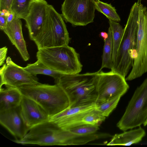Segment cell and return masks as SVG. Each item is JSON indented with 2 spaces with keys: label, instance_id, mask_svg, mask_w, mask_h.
I'll use <instances>...</instances> for the list:
<instances>
[{
  "label": "cell",
  "instance_id": "6da1fadb",
  "mask_svg": "<svg viewBox=\"0 0 147 147\" xmlns=\"http://www.w3.org/2000/svg\"><path fill=\"white\" fill-rule=\"evenodd\" d=\"M90 141L89 135L74 134L49 120L32 127L23 138L13 142L22 145L66 146L84 145Z\"/></svg>",
  "mask_w": 147,
  "mask_h": 147
},
{
  "label": "cell",
  "instance_id": "7a4b0ae2",
  "mask_svg": "<svg viewBox=\"0 0 147 147\" xmlns=\"http://www.w3.org/2000/svg\"><path fill=\"white\" fill-rule=\"evenodd\" d=\"M97 72L83 74H63L55 82L66 94L68 108L96 103L98 94L96 87Z\"/></svg>",
  "mask_w": 147,
  "mask_h": 147
},
{
  "label": "cell",
  "instance_id": "3957f363",
  "mask_svg": "<svg viewBox=\"0 0 147 147\" xmlns=\"http://www.w3.org/2000/svg\"><path fill=\"white\" fill-rule=\"evenodd\" d=\"M139 4L132 6L111 70L125 78L132 68L136 55L137 34L139 25Z\"/></svg>",
  "mask_w": 147,
  "mask_h": 147
},
{
  "label": "cell",
  "instance_id": "277c9868",
  "mask_svg": "<svg viewBox=\"0 0 147 147\" xmlns=\"http://www.w3.org/2000/svg\"><path fill=\"white\" fill-rule=\"evenodd\" d=\"M18 88L23 96L39 105L50 118L69 107V100L66 94L57 84L51 85L40 83Z\"/></svg>",
  "mask_w": 147,
  "mask_h": 147
},
{
  "label": "cell",
  "instance_id": "5b68a950",
  "mask_svg": "<svg viewBox=\"0 0 147 147\" xmlns=\"http://www.w3.org/2000/svg\"><path fill=\"white\" fill-rule=\"evenodd\" d=\"M36 56L50 69L64 74H79L82 69L80 54L68 45L38 50Z\"/></svg>",
  "mask_w": 147,
  "mask_h": 147
},
{
  "label": "cell",
  "instance_id": "8992f818",
  "mask_svg": "<svg viewBox=\"0 0 147 147\" xmlns=\"http://www.w3.org/2000/svg\"><path fill=\"white\" fill-rule=\"evenodd\" d=\"M64 20L62 15L53 6L48 4L45 22L31 40L38 50L68 45L70 38Z\"/></svg>",
  "mask_w": 147,
  "mask_h": 147
},
{
  "label": "cell",
  "instance_id": "52a82bcc",
  "mask_svg": "<svg viewBox=\"0 0 147 147\" xmlns=\"http://www.w3.org/2000/svg\"><path fill=\"white\" fill-rule=\"evenodd\" d=\"M147 119V77L136 88L117 126L124 131L140 126Z\"/></svg>",
  "mask_w": 147,
  "mask_h": 147
},
{
  "label": "cell",
  "instance_id": "ba28073f",
  "mask_svg": "<svg viewBox=\"0 0 147 147\" xmlns=\"http://www.w3.org/2000/svg\"><path fill=\"white\" fill-rule=\"evenodd\" d=\"M147 72V7L139 4V25L136 55L131 71L125 79L131 81Z\"/></svg>",
  "mask_w": 147,
  "mask_h": 147
},
{
  "label": "cell",
  "instance_id": "9c48e42d",
  "mask_svg": "<svg viewBox=\"0 0 147 147\" xmlns=\"http://www.w3.org/2000/svg\"><path fill=\"white\" fill-rule=\"evenodd\" d=\"M96 87L98 94L96 104H99L122 96L129 88L125 78L113 71L104 72L98 71Z\"/></svg>",
  "mask_w": 147,
  "mask_h": 147
},
{
  "label": "cell",
  "instance_id": "30bf717a",
  "mask_svg": "<svg viewBox=\"0 0 147 147\" xmlns=\"http://www.w3.org/2000/svg\"><path fill=\"white\" fill-rule=\"evenodd\" d=\"M95 9V0H65L61 10L65 22L76 27L93 22Z\"/></svg>",
  "mask_w": 147,
  "mask_h": 147
},
{
  "label": "cell",
  "instance_id": "8fae6325",
  "mask_svg": "<svg viewBox=\"0 0 147 147\" xmlns=\"http://www.w3.org/2000/svg\"><path fill=\"white\" fill-rule=\"evenodd\" d=\"M0 88L4 85L6 87L18 88L40 83L36 76L15 63L9 57L6 59V63L0 68Z\"/></svg>",
  "mask_w": 147,
  "mask_h": 147
},
{
  "label": "cell",
  "instance_id": "7c38bea8",
  "mask_svg": "<svg viewBox=\"0 0 147 147\" xmlns=\"http://www.w3.org/2000/svg\"><path fill=\"white\" fill-rule=\"evenodd\" d=\"M20 107L22 118L29 130L49 119L50 117L47 113L39 105L24 96Z\"/></svg>",
  "mask_w": 147,
  "mask_h": 147
},
{
  "label": "cell",
  "instance_id": "4fadbf2b",
  "mask_svg": "<svg viewBox=\"0 0 147 147\" xmlns=\"http://www.w3.org/2000/svg\"><path fill=\"white\" fill-rule=\"evenodd\" d=\"M48 5L46 0H32L25 20L31 40L40 31L45 22Z\"/></svg>",
  "mask_w": 147,
  "mask_h": 147
},
{
  "label": "cell",
  "instance_id": "5bb4252c",
  "mask_svg": "<svg viewBox=\"0 0 147 147\" xmlns=\"http://www.w3.org/2000/svg\"><path fill=\"white\" fill-rule=\"evenodd\" d=\"M0 123L15 140L22 138L29 131L22 118L20 106L0 112Z\"/></svg>",
  "mask_w": 147,
  "mask_h": 147
},
{
  "label": "cell",
  "instance_id": "9a60e30c",
  "mask_svg": "<svg viewBox=\"0 0 147 147\" xmlns=\"http://www.w3.org/2000/svg\"><path fill=\"white\" fill-rule=\"evenodd\" d=\"M105 118L95 108L78 113L54 123L61 128L68 130L86 124L99 126Z\"/></svg>",
  "mask_w": 147,
  "mask_h": 147
},
{
  "label": "cell",
  "instance_id": "2e32d148",
  "mask_svg": "<svg viewBox=\"0 0 147 147\" xmlns=\"http://www.w3.org/2000/svg\"><path fill=\"white\" fill-rule=\"evenodd\" d=\"M3 31L17 48L23 60L25 61L28 60L30 55L23 35L21 19L16 18L11 22L7 24Z\"/></svg>",
  "mask_w": 147,
  "mask_h": 147
},
{
  "label": "cell",
  "instance_id": "e0dca14e",
  "mask_svg": "<svg viewBox=\"0 0 147 147\" xmlns=\"http://www.w3.org/2000/svg\"><path fill=\"white\" fill-rule=\"evenodd\" d=\"M23 96L18 88H0V112L20 106Z\"/></svg>",
  "mask_w": 147,
  "mask_h": 147
},
{
  "label": "cell",
  "instance_id": "ac0fdd59",
  "mask_svg": "<svg viewBox=\"0 0 147 147\" xmlns=\"http://www.w3.org/2000/svg\"><path fill=\"white\" fill-rule=\"evenodd\" d=\"M146 134L145 130L140 126L138 128L115 134L107 145L130 146L140 142Z\"/></svg>",
  "mask_w": 147,
  "mask_h": 147
},
{
  "label": "cell",
  "instance_id": "d6986e66",
  "mask_svg": "<svg viewBox=\"0 0 147 147\" xmlns=\"http://www.w3.org/2000/svg\"><path fill=\"white\" fill-rule=\"evenodd\" d=\"M24 68L34 75L41 74L51 76L54 78L55 82L64 74L50 69L38 60L33 63L28 64Z\"/></svg>",
  "mask_w": 147,
  "mask_h": 147
},
{
  "label": "cell",
  "instance_id": "ffe728a7",
  "mask_svg": "<svg viewBox=\"0 0 147 147\" xmlns=\"http://www.w3.org/2000/svg\"><path fill=\"white\" fill-rule=\"evenodd\" d=\"M107 33L108 38L104 41V44L102 55V63L100 71L103 68L111 69L113 67V63L112 59L113 49V41L112 32L109 27Z\"/></svg>",
  "mask_w": 147,
  "mask_h": 147
},
{
  "label": "cell",
  "instance_id": "44dd1931",
  "mask_svg": "<svg viewBox=\"0 0 147 147\" xmlns=\"http://www.w3.org/2000/svg\"><path fill=\"white\" fill-rule=\"evenodd\" d=\"M109 22L112 35L113 49L112 59L113 63L123 36L124 29L117 22L109 20Z\"/></svg>",
  "mask_w": 147,
  "mask_h": 147
},
{
  "label": "cell",
  "instance_id": "7402d4cb",
  "mask_svg": "<svg viewBox=\"0 0 147 147\" xmlns=\"http://www.w3.org/2000/svg\"><path fill=\"white\" fill-rule=\"evenodd\" d=\"M96 107V104L95 103L82 106L68 108L51 117L49 121L55 123L78 113L95 109Z\"/></svg>",
  "mask_w": 147,
  "mask_h": 147
},
{
  "label": "cell",
  "instance_id": "603a6c76",
  "mask_svg": "<svg viewBox=\"0 0 147 147\" xmlns=\"http://www.w3.org/2000/svg\"><path fill=\"white\" fill-rule=\"evenodd\" d=\"M32 0H13L11 11L16 18L25 20L29 11Z\"/></svg>",
  "mask_w": 147,
  "mask_h": 147
},
{
  "label": "cell",
  "instance_id": "cb8c5ba5",
  "mask_svg": "<svg viewBox=\"0 0 147 147\" xmlns=\"http://www.w3.org/2000/svg\"><path fill=\"white\" fill-rule=\"evenodd\" d=\"M96 9L105 15L109 20L116 22L121 21L119 16L117 13L116 10L111 3L108 4L100 0H95Z\"/></svg>",
  "mask_w": 147,
  "mask_h": 147
},
{
  "label": "cell",
  "instance_id": "d4e9b609",
  "mask_svg": "<svg viewBox=\"0 0 147 147\" xmlns=\"http://www.w3.org/2000/svg\"><path fill=\"white\" fill-rule=\"evenodd\" d=\"M121 97L118 96L102 103L96 104V109L102 115L108 117L116 107Z\"/></svg>",
  "mask_w": 147,
  "mask_h": 147
},
{
  "label": "cell",
  "instance_id": "484cf974",
  "mask_svg": "<svg viewBox=\"0 0 147 147\" xmlns=\"http://www.w3.org/2000/svg\"><path fill=\"white\" fill-rule=\"evenodd\" d=\"M99 129L98 126L86 124L77 126L68 130L76 134L87 135L95 133Z\"/></svg>",
  "mask_w": 147,
  "mask_h": 147
},
{
  "label": "cell",
  "instance_id": "4316f807",
  "mask_svg": "<svg viewBox=\"0 0 147 147\" xmlns=\"http://www.w3.org/2000/svg\"><path fill=\"white\" fill-rule=\"evenodd\" d=\"M13 0H0V11L7 12L11 11V7Z\"/></svg>",
  "mask_w": 147,
  "mask_h": 147
},
{
  "label": "cell",
  "instance_id": "83f0119b",
  "mask_svg": "<svg viewBox=\"0 0 147 147\" xmlns=\"http://www.w3.org/2000/svg\"><path fill=\"white\" fill-rule=\"evenodd\" d=\"M7 12L0 11V29L2 31L7 24Z\"/></svg>",
  "mask_w": 147,
  "mask_h": 147
},
{
  "label": "cell",
  "instance_id": "f1b7e54d",
  "mask_svg": "<svg viewBox=\"0 0 147 147\" xmlns=\"http://www.w3.org/2000/svg\"><path fill=\"white\" fill-rule=\"evenodd\" d=\"M7 51V48L3 47L0 49V65H3L6 58Z\"/></svg>",
  "mask_w": 147,
  "mask_h": 147
},
{
  "label": "cell",
  "instance_id": "f546056e",
  "mask_svg": "<svg viewBox=\"0 0 147 147\" xmlns=\"http://www.w3.org/2000/svg\"><path fill=\"white\" fill-rule=\"evenodd\" d=\"M15 18L14 15L11 11L8 12L7 14V24L11 22Z\"/></svg>",
  "mask_w": 147,
  "mask_h": 147
},
{
  "label": "cell",
  "instance_id": "4dcf8cb0",
  "mask_svg": "<svg viewBox=\"0 0 147 147\" xmlns=\"http://www.w3.org/2000/svg\"><path fill=\"white\" fill-rule=\"evenodd\" d=\"M100 35L103 38L104 41L106 40L108 36V33L104 32H100Z\"/></svg>",
  "mask_w": 147,
  "mask_h": 147
},
{
  "label": "cell",
  "instance_id": "1f68e13d",
  "mask_svg": "<svg viewBox=\"0 0 147 147\" xmlns=\"http://www.w3.org/2000/svg\"><path fill=\"white\" fill-rule=\"evenodd\" d=\"M144 126H145L147 125V119L145 121V122L143 124Z\"/></svg>",
  "mask_w": 147,
  "mask_h": 147
},
{
  "label": "cell",
  "instance_id": "d6a6232c",
  "mask_svg": "<svg viewBox=\"0 0 147 147\" xmlns=\"http://www.w3.org/2000/svg\"><path fill=\"white\" fill-rule=\"evenodd\" d=\"M141 0H138V1H137V3H138V4H140V3H141Z\"/></svg>",
  "mask_w": 147,
  "mask_h": 147
}]
</instances>
